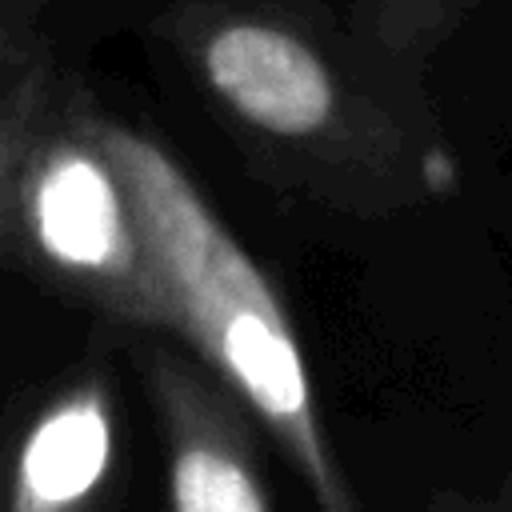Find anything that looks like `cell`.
Masks as SVG:
<instances>
[{
    "mask_svg": "<svg viewBox=\"0 0 512 512\" xmlns=\"http://www.w3.org/2000/svg\"><path fill=\"white\" fill-rule=\"evenodd\" d=\"M88 120L132 192L164 296V332L244 400L320 512H360L332 456L292 312L260 260L160 140L100 108H88Z\"/></svg>",
    "mask_w": 512,
    "mask_h": 512,
    "instance_id": "6da1fadb",
    "label": "cell"
},
{
    "mask_svg": "<svg viewBox=\"0 0 512 512\" xmlns=\"http://www.w3.org/2000/svg\"><path fill=\"white\" fill-rule=\"evenodd\" d=\"M188 60L276 184L352 216H392L448 192L444 152L356 100L308 36L224 16L188 36Z\"/></svg>",
    "mask_w": 512,
    "mask_h": 512,
    "instance_id": "7a4b0ae2",
    "label": "cell"
},
{
    "mask_svg": "<svg viewBox=\"0 0 512 512\" xmlns=\"http://www.w3.org/2000/svg\"><path fill=\"white\" fill-rule=\"evenodd\" d=\"M84 100L60 96L36 132L12 200V240L48 280L120 328L164 332V296L152 272L132 192L92 132Z\"/></svg>",
    "mask_w": 512,
    "mask_h": 512,
    "instance_id": "3957f363",
    "label": "cell"
},
{
    "mask_svg": "<svg viewBox=\"0 0 512 512\" xmlns=\"http://www.w3.org/2000/svg\"><path fill=\"white\" fill-rule=\"evenodd\" d=\"M144 388L164 444L168 512H276L260 424L196 356L172 344L144 352Z\"/></svg>",
    "mask_w": 512,
    "mask_h": 512,
    "instance_id": "277c9868",
    "label": "cell"
},
{
    "mask_svg": "<svg viewBox=\"0 0 512 512\" xmlns=\"http://www.w3.org/2000/svg\"><path fill=\"white\" fill-rule=\"evenodd\" d=\"M120 460L116 384L104 368H80L24 420L4 468L0 512H100Z\"/></svg>",
    "mask_w": 512,
    "mask_h": 512,
    "instance_id": "5b68a950",
    "label": "cell"
},
{
    "mask_svg": "<svg viewBox=\"0 0 512 512\" xmlns=\"http://www.w3.org/2000/svg\"><path fill=\"white\" fill-rule=\"evenodd\" d=\"M60 80L52 56H40L8 76H0V252L12 240V200L20 164L44 128V120L60 104Z\"/></svg>",
    "mask_w": 512,
    "mask_h": 512,
    "instance_id": "8992f818",
    "label": "cell"
},
{
    "mask_svg": "<svg viewBox=\"0 0 512 512\" xmlns=\"http://www.w3.org/2000/svg\"><path fill=\"white\" fill-rule=\"evenodd\" d=\"M48 56L44 0H0V76Z\"/></svg>",
    "mask_w": 512,
    "mask_h": 512,
    "instance_id": "52a82bcc",
    "label": "cell"
},
{
    "mask_svg": "<svg viewBox=\"0 0 512 512\" xmlns=\"http://www.w3.org/2000/svg\"><path fill=\"white\" fill-rule=\"evenodd\" d=\"M424 512H512V472L500 480L488 496H464V492H436Z\"/></svg>",
    "mask_w": 512,
    "mask_h": 512,
    "instance_id": "ba28073f",
    "label": "cell"
},
{
    "mask_svg": "<svg viewBox=\"0 0 512 512\" xmlns=\"http://www.w3.org/2000/svg\"><path fill=\"white\" fill-rule=\"evenodd\" d=\"M424 4H428V0H384V8H388V16H404L408 24H416V20H420V12H424Z\"/></svg>",
    "mask_w": 512,
    "mask_h": 512,
    "instance_id": "9c48e42d",
    "label": "cell"
}]
</instances>
